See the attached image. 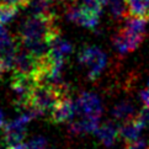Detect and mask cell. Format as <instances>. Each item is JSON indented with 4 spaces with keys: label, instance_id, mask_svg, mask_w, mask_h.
<instances>
[{
    "label": "cell",
    "instance_id": "8",
    "mask_svg": "<svg viewBox=\"0 0 149 149\" xmlns=\"http://www.w3.org/2000/svg\"><path fill=\"white\" fill-rule=\"evenodd\" d=\"M77 115V104L69 96H65L59 101V104L51 112L49 117L53 123H65L72 122Z\"/></svg>",
    "mask_w": 149,
    "mask_h": 149
},
{
    "label": "cell",
    "instance_id": "9",
    "mask_svg": "<svg viewBox=\"0 0 149 149\" xmlns=\"http://www.w3.org/2000/svg\"><path fill=\"white\" fill-rule=\"evenodd\" d=\"M146 126H147V123L144 122V120H143L139 116V113H138L134 118L126 121L123 125L120 126V137L126 143L136 141L139 138L141 133Z\"/></svg>",
    "mask_w": 149,
    "mask_h": 149
},
{
    "label": "cell",
    "instance_id": "23",
    "mask_svg": "<svg viewBox=\"0 0 149 149\" xmlns=\"http://www.w3.org/2000/svg\"><path fill=\"white\" fill-rule=\"evenodd\" d=\"M4 30H5V29H4V25H3V24H0V33H1Z\"/></svg>",
    "mask_w": 149,
    "mask_h": 149
},
{
    "label": "cell",
    "instance_id": "20",
    "mask_svg": "<svg viewBox=\"0 0 149 149\" xmlns=\"http://www.w3.org/2000/svg\"><path fill=\"white\" fill-rule=\"evenodd\" d=\"M29 0H0V4H6V5H15L19 8H26Z\"/></svg>",
    "mask_w": 149,
    "mask_h": 149
},
{
    "label": "cell",
    "instance_id": "24",
    "mask_svg": "<svg viewBox=\"0 0 149 149\" xmlns=\"http://www.w3.org/2000/svg\"><path fill=\"white\" fill-rule=\"evenodd\" d=\"M63 1H67V0H63Z\"/></svg>",
    "mask_w": 149,
    "mask_h": 149
},
{
    "label": "cell",
    "instance_id": "6",
    "mask_svg": "<svg viewBox=\"0 0 149 149\" xmlns=\"http://www.w3.org/2000/svg\"><path fill=\"white\" fill-rule=\"evenodd\" d=\"M65 16L68 21L80 25L89 30L96 29L100 21V15L85 8L83 4L77 5V6H69L65 11Z\"/></svg>",
    "mask_w": 149,
    "mask_h": 149
},
{
    "label": "cell",
    "instance_id": "12",
    "mask_svg": "<svg viewBox=\"0 0 149 149\" xmlns=\"http://www.w3.org/2000/svg\"><path fill=\"white\" fill-rule=\"evenodd\" d=\"M51 58L56 61H64L65 57L69 56L73 51V46L65 41L63 37L59 36V33L53 36L51 41Z\"/></svg>",
    "mask_w": 149,
    "mask_h": 149
},
{
    "label": "cell",
    "instance_id": "4",
    "mask_svg": "<svg viewBox=\"0 0 149 149\" xmlns=\"http://www.w3.org/2000/svg\"><path fill=\"white\" fill-rule=\"evenodd\" d=\"M79 62L88 69V78L90 80L97 79L107 65L106 53L96 46H85L79 53Z\"/></svg>",
    "mask_w": 149,
    "mask_h": 149
},
{
    "label": "cell",
    "instance_id": "19",
    "mask_svg": "<svg viewBox=\"0 0 149 149\" xmlns=\"http://www.w3.org/2000/svg\"><path fill=\"white\" fill-rule=\"evenodd\" d=\"M125 149H149V142L143 138H138L136 141L126 143Z\"/></svg>",
    "mask_w": 149,
    "mask_h": 149
},
{
    "label": "cell",
    "instance_id": "25",
    "mask_svg": "<svg viewBox=\"0 0 149 149\" xmlns=\"http://www.w3.org/2000/svg\"><path fill=\"white\" fill-rule=\"evenodd\" d=\"M6 149H9V148H6Z\"/></svg>",
    "mask_w": 149,
    "mask_h": 149
},
{
    "label": "cell",
    "instance_id": "10",
    "mask_svg": "<svg viewBox=\"0 0 149 149\" xmlns=\"http://www.w3.org/2000/svg\"><path fill=\"white\" fill-rule=\"evenodd\" d=\"M69 131L73 134H83V133H95L100 126V117L80 116L79 120L69 122Z\"/></svg>",
    "mask_w": 149,
    "mask_h": 149
},
{
    "label": "cell",
    "instance_id": "14",
    "mask_svg": "<svg viewBox=\"0 0 149 149\" xmlns=\"http://www.w3.org/2000/svg\"><path fill=\"white\" fill-rule=\"evenodd\" d=\"M52 0H29L26 8L30 9L32 15H43V16H54Z\"/></svg>",
    "mask_w": 149,
    "mask_h": 149
},
{
    "label": "cell",
    "instance_id": "3",
    "mask_svg": "<svg viewBox=\"0 0 149 149\" xmlns=\"http://www.w3.org/2000/svg\"><path fill=\"white\" fill-rule=\"evenodd\" d=\"M65 96H69V94L64 84L56 86L46 83H38L31 93L29 106L38 111L41 116L45 113L51 115L59 101Z\"/></svg>",
    "mask_w": 149,
    "mask_h": 149
},
{
    "label": "cell",
    "instance_id": "16",
    "mask_svg": "<svg viewBox=\"0 0 149 149\" xmlns=\"http://www.w3.org/2000/svg\"><path fill=\"white\" fill-rule=\"evenodd\" d=\"M109 8L115 20H125L128 15L127 0H109Z\"/></svg>",
    "mask_w": 149,
    "mask_h": 149
},
{
    "label": "cell",
    "instance_id": "22",
    "mask_svg": "<svg viewBox=\"0 0 149 149\" xmlns=\"http://www.w3.org/2000/svg\"><path fill=\"white\" fill-rule=\"evenodd\" d=\"M4 121H5V116H4L3 110L0 109V127H3V126H4Z\"/></svg>",
    "mask_w": 149,
    "mask_h": 149
},
{
    "label": "cell",
    "instance_id": "21",
    "mask_svg": "<svg viewBox=\"0 0 149 149\" xmlns=\"http://www.w3.org/2000/svg\"><path fill=\"white\" fill-rule=\"evenodd\" d=\"M141 100L143 105H144V107H149V80L147 83V88L144 90H142L141 93Z\"/></svg>",
    "mask_w": 149,
    "mask_h": 149
},
{
    "label": "cell",
    "instance_id": "7",
    "mask_svg": "<svg viewBox=\"0 0 149 149\" xmlns=\"http://www.w3.org/2000/svg\"><path fill=\"white\" fill-rule=\"evenodd\" d=\"M77 111L80 116L100 117L102 113V104L96 94L84 91L77 100Z\"/></svg>",
    "mask_w": 149,
    "mask_h": 149
},
{
    "label": "cell",
    "instance_id": "5",
    "mask_svg": "<svg viewBox=\"0 0 149 149\" xmlns=\"http://www.w3.org/2000/svg\"><path fill=\"white\" fill-rule=\"evenodd\" d=\"M17 52V45L6 30L0 33V79L4 74L14 67L15 56Z\"/></svg>",
    "mask_w": 149,
    "mask_h": 149
},
{
    "label": "cell",
    "instance_id": "15",
    "mask_svg": "<svg viewBox=\"0 0 149 149\" xmlns=\"http://www.w3.org/2000/svg\"><path fill=\"white\" fill-rule=\"evenodd\" d=\"M128 14L149 20V0H127Z\"/></svg>",
    "mask_w": 149,
    "mask_h": 149
},
{
    "label": "cell",
    "instance_id": "18",
    "mask_svg": "<svg viewBox=\"0 0 149 149\" xmlns=\"http://www.w3.org/2000/svg\"><path fill=\"white\" fill-rule=\"evenodd\" d=\"M25 149H47V141L43 137H35L29 143H26Z\"/></svg>",
    "mask_w": 149,
    "mask_h": 149
},
{
    "label": "cell",
    "instance_id": "2",
    "mask_svg": "<svg viewBox=\"0 0 149 149\" xmlns=\"http://www.w3.org/2000/svg\"><path fill=\"white\" fill-rule=\"evenodd\" d=\"M59 33L56 25V16L31 15L26 19L20 29V42L22 46L42 41H51L53 36Z\"/></svg>",
    "mask_w": 149,
    "mask_h": 149
},
{
    "label": "cell",
    "instance_id": "13",
    "mask_svg": "<svg viewBox=\"0 0 149 149\" xmlns=\"http://www.w3.org/2000/svg\"><path fill=\"white\" fill-rule=\"evenodd\" d=\"M111 115L117 121L126 122V121L134 118L138 113L136 112L134 106L131 102H128V101H121V102L113 106V109L111 110Z\"/></svg>",
    "mask_w": 149,
    "mask_h": 149
},
{
    "label": "cell",
    "instance_id": "11",
    "mask_svg": "<svg viewBox=\"0 0 149 149\" xmlns=\"http://www.w3.org/2000/svg\"><path fill=\"white\" fill-rule=\"evenodd\" d=\"M95 136L104 146L111 147L120 137V126H117L115 122L107 121L97 127V130L95 131Z\"/></svg>",
    "mask_w": 149,
    "mask_h": 149
},
{
    "label": "cell",
    "instance_id": "17",
    "mask_svg": "<svg viewBox=\"0 0 149 149\" xmlns=\"http://www.w3.org/2000/svg\"><path fill=\"white\" fill-rule=\"evenodd\" d=\"M19 11V6L15 5H6L0 4V24H9L16 17Z\"/></svg>",
    "mask_w": 149,
    "mask_h": 149
},
{
    "label": "cell",
    "instance_id": "1",
    "mask_svg": "<svg viewBox=\"0 0 149 149\" xmlns=\"http://www.w3.org/2000/svg\"><path fill=\"white\" fill-rule=\"evenodd\" d=\"M146 19L137 17V16H127L125 19L123 26L115 33L112 42L115 49L120 54H126L136 51L142 45L146 37V27H147Z\"/></svg>",
    "mask_w": 149,
    "mask_h": 149
}]
</instances>
